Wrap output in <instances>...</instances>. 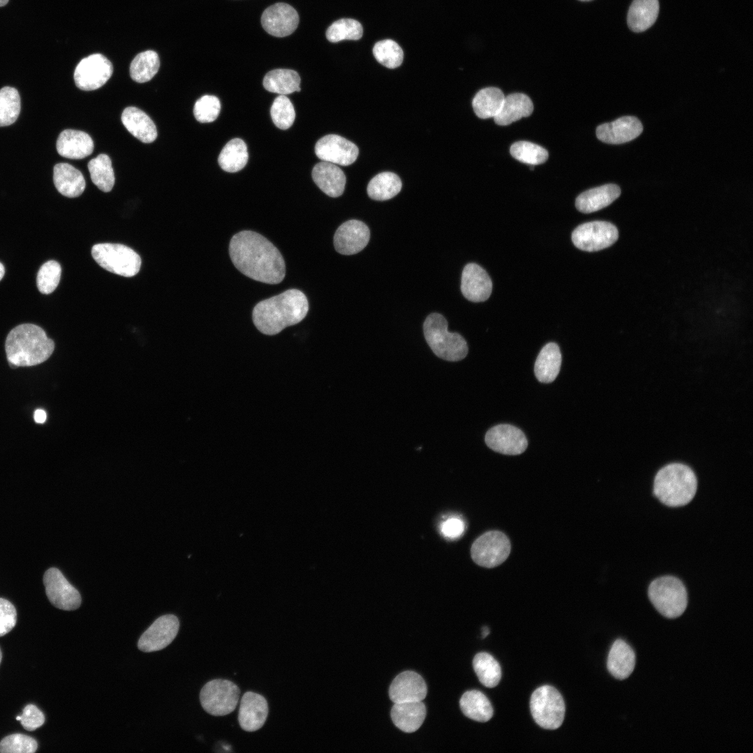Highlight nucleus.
<instances>
[{
	"instance_id": "f257e3e1",
	"label": "nucleus",
	"mask_w": 753,
	"mask_h": 753,
	"mask_svg": "<svg viewBox=\"0 0 753 753\" xmlns=\"http://www.w3.org/2000/svg\"><path fill=\"white\" fill-rule=\"evenodd\" d=\"M233 264L254 280L276 284L285 276V263L279 250L262 235L241 231L231 238L229 247Z\"/></svg>"
},
{
	"instance_id": "f03ea898",
	"label": "nucleus",
	"mask_w": 753,
	"mask_h": 753,
	"mask_svg": "<svg viewBox=\"0 0 753 753\" xmlns=\"http://www.w3.org/2000/svg\"><path fill=\"white\" fill-rule=\"evenodd\" d=\"M308 310L306 296L291 289L258 303L252 310V321L261 333L273 335L301 322Z\"/></svg>"
},
{
	"instance_id": "7ed1b4c3",
	"label": "nucleus",
	"mask_w": 753,
	"mask_h": 753,
	"mask_svg": "<svg viewBox=\"0 0 753 753\" xmlns=\"http://www.w3.org/2000/svg\"><path fill=\"white\" fill-rule=\"evenodd\" d=\"M5 349L10 366H33L50 357L54 349V343L40 326L23 324L9 332Z\"/></svg>"
},
{
	"instance_id": "20e7f679",
	"label": "nucleus",
	"mask_w": 753,
	"mask_h": 753,
	"mask_svg": "<svg viewBox=\"0 0 753 753\" xmlns=\"http://www.w3.org/2000/svg\"><path fill=\"white\" fill-rule=\"evenodd\" d=\"M653 491L654 496L666 506H684L696 495L697 479L688 466L680 463L669 464L655 475Z\"/></svg>"
},
{
	"instance_id": "39448f33",
	"label": "nucleus",
	"mask_w": 753,
	"mask_h": 753,
	"mask_svg": "<svg viewBox=\"0 0 753 753\" xmlns=\"http://www.w3.org/2000/svg\"><path fill=\"white\" fill-rule=\"evenodd\" d=\"M423 333L437 357L455 362L466 356L469 349L466 340L460 334L448 330V322L442 314L434 312L428 315L423 324Z\"/></svg>"
},
{
	"instance_id": "423d86ee",
	"label": "nucleus",
	"mask_w": 753,
	"mask_h": 753,
	"mask_svg": "<svg viewBox=\"0 0 753 753\" xmlns=\"http://www.w3.org/2000/svg\"><path fill=\"white\" fill-rule=\"evenodd\" d=\"M648 598L662 616L675 618L681 616L687 606V592L683 581L672 575L653 579L648 588Z\"/></svg>"
},
{
	"instance_id": "0eeeda50",
	"label": "nucleus",
	"mask_w": 753,
	"mask_h": 753,
	"mask_svg": "<svg viewBox=\"0 0 753 753\" xmlns=\"http://www.w3.org/2000/svg\"><path fill=\"white\" fill-rule=\"evenodd\" d=\"M91 255L104 269L123 277H132L139 271L142 260L130 248L119 243H98L92 247Z\"/></svg>"
},
{
	"instance_id": "6e6552de",
	"label": "nucleus",
	"mask_w": 753,
	"mask_h": 753,
	"mask_svg": "<svg viewBox=\"0 0 753 753\" xmlns=\"http://www.w3.org/2000/svg\"><path fill=\"white\" fill-rule=\"evenodd\" d=\"M530 708L533 720L543 729H556L563 722L565 703L562 695L552 686L537 688L531 694Z\"/></svg>"
},
{
	"instance_id": "1a4fd4ad",
	"label": "nucleus",
	"mask_w": 753,
	"mask_h": 753,
	"mask_svg": "<svg viewBox=\"0 0 753 753\" xmlns=\"http://www.w3.org/2000/svg\"><path fill=\"white\" fill-rule=\"evenodd\" d=\"M240 693V689L232 681L214 679L203 686L199 699L206 712L213 716H223L235 710Z\"/></svg>"
},
{
	"instance_id": "9d476101",
	"label": "nucleus",
	"mask_w": 753,
	"mask_h": 753,
	"mask_svg": "<svg viewBox=\"0 0 753 753\" xmlns=\"http://www.w3.org/2000/svg\"><path fill=\"white\" fill-rule=\"evenodd\" d=\"M510 549L508 537L501 531H492L482 534L474 541L471 554L476 563L491 568L503 563L509 556Z\"/></svg>"
},
{
	"instance_id": "9b49d317",
	"label": "nucleus",
	"mask_w": 753,
	"mask_h": 753,
	"mask_svg": "<svg viewBox=\"0 0 753 753\" xmlns=\"http://www.w3.org/2000/svg\"><path fill=\"white\" fill-rule=\"evenodd\" d=\"M618 238V231L613 224L593 221L578 226L572 234V241L579 249L595 252L607 248Z\"/></svg>"
},
{
	"instance_id": "f8f14e48",
	"label": "nucleus",
	"mask_w": 753,
	"mask_h": 753,
	"mask_svg": "<svg viewBox=\"0 0 753 753\" xmlns=\"http://www.w3.org/2000/svg\"><path fill=\"white\" fill-rule=\"evenodd\" d=\"M112 73V64L107 57L101 54H93L82 59L77 64L74 80L79 89L93 91L103 86Z\"/></svg>"
},
{
	"instance_id": "ddd939ff",
	"label": "nucleus",
	"mask_w": 753,
	"mask_h": 753,
	"mask_svg": "<svg viewBox=\"0 0 753 753\" xmlns=\"http://www.w3.org/2000/svg\"><path fill=\"white\" fill-rule=\"evenodd\" d=\"M43 584L47 598L55 607L66 611L79 607L82 598L79 591L59 569H48L44 574Z\"/></svg>"
},
{
	"instance_id": "4468645a",
	"label": "nucleus",
	"mask_w": 753,
	"mask_h": 753,
	"mask_svg": "<svg viewBox=\"0 0 753 753\" xmlns=\"http://www.w3.org/2000/svg\"><path fill=\"white\" fill-rule=\"evenodd\" d=\"M178 629L179 621L176 616H162L142 634L138 641V648L146 653L162 650L173 641Z\"/></svg>"
},
{
	"instance_id": "2eb2a0df",
	"label": "nucleus",
	"mask_w": 753,
	"mask_h": 753,
	"mask_svg": "<svg viewBox=\"0 0 753 753\" xmlns=\"http://www.w3.org/2000/svg\"><path fill=\"white\" fill-rule=\"evenodd\" d=\"M314 151L322 161L342 166L353 164L359 153L355 144L337 135H328L319 139Z\"/></svg>"
},
{
	"instance_id": "dca6fc26",
	"label": "nucleus",
	"mask_w": 753,
	"mask_h": 753,
	"mask_svg": "<svg viewBox=\"0 0 753 753\" xmlns=\"http://www.w3.org/2000/svg\"><path fill=\"white\" fill-rule=\"evenodd\" d=\"M485 443L495 452L516 455L524 452L528 446L527 439L519 428L508 424H501L489 429L485 434Z\"/></svg>"
},
{
	"instance_id": "f3484780",
	"label": "nucleus",
	"mask_w": 753,
	"mask_h": 753,
	"mask_svg": "<svg viewBox=\"0 0 753 753\" xmlns=\"http://www.w3.org/2000/svg\"><path fill=\"white\" fill-rule=\"evenodd\" d=\"M261 22L264 30L270 35L284 37L296 29L299 17L291 6L285 3H277L264 11Z\"/></svg>"
},
{
	"instance_id": "a211bd4d",
	"label": "nucleus",
	"mask_w": 753,
	"mask_h": 753,
	"mask_svg": "<svg viewBox=\"0 0 753 753\" xmlns=\"http://www.w3.org/2000/svg\"><path fill=\"white\" fill-rule=\"evenodd\" d=\"M370 237V229L364 222L349 220L337 229L334 235V247L342 254H354L365 248Z\"/></svg>"
},
{
	"instance_id": "6ab92c4d",
	"label": "nucleus",
	"mask_w": 753,
	"mask_h": 753,
	"mask_svg": "<svg viewBox=\"0 0 753 753\" xmlns=\"http://www.w3.org/2000/svg\"><path fill=\"white\" fill-rule=\"evenodd\" d=\"M424 679L415 671H406L397 675L389 687V697L395 703L420 701L427 695Z\"/></svg>"
},
{
	"instance_id": "aec40b11",
	"label": "nucleus",
	"mask_w": 753,
	"mask_h": 753,
	"mask_svg": "<svg viewBox=\"0 0 753 753\" xmlns=\"http://www.w3.org/2000/svg\"><path fill=\"white\" fill-rule=\"evenodd\" d=\"M268 713L266 699L254 692H245L240 702L238 720L246 731H255L264 724Z\"/></svg>"
},
{
	"instance_id": "412c9836",
	"label": "nucleus",
	"mask_w": 753,
	"mask_h": 753,
	"mask_svg": "<svg viewBox=\"0 0 753 753\" xmlns=\"http://www.w3.org/2000/svg\"><path fill=\"white\" fill-rule=\"evenodd\" d=\"M461 291L472 302L487 300L492 291V282L487 273L474 263L466 264L462 271Z\"/></svg>"
},
{
	"instance_id": "4be33fe9",
	"label": "nucleus",
	"mask_w": 753,
	"mask_h": 753,
	"mask_svg": "<svg viewBox=\"0 0 753 753\" xmlns=\"http://www.w3.org/2000/svg\"><path fill=\"white\" fill-rule=\"evenodd\" d=\"M642 131V124L637 118L623 116L599 126L596 129V136L604 143L618 144L635 139Z\"/></svg>"
},
{
	"instance_id": "5701e85b",
	"label": "nucleus",
	"mask_w": 753,
	"mask_h": 753,
	"mask_svg": "<svg viewBox=\"0 0 753 753\" xmlns=\"http://www.w3.org/2000/svg\"><path fill=\"white\" fill-rule=\"evenodd\" d=\"M94 149L89 134L80 130L67 129L62 131L56 141L58 153L70 159H82L91 155Z\"/></svg>"
},
{
	"instance_id": "b1692460",
	"label": "nucleus",
	"mask_w": 753,
	"mask_h": 753,
	"mask_svg": "<svg viewBox=\"0 0 753 753\" xmlns=\"http://www.w3.org/2000/svg\"><path fill=\"white\" fill-rule=\"evenodd\" d=\"M312 176L316 185L329 197H337L344 192L346 176L335 164L325 161L317 163L313 167Z\"/></svg>"
},
{
	"instance_id": "393cba45",
	"label": "nucleus",
	"mask_w": 753,
	"mask_h": 753,
	"mask_svg": "<svg viewBox=\"0 0 753 753\" xmlns=\"http://www.w3.org/2000/svg\"><path fill=\"white\" fill-rule=\"evenodd\" d=\"M390 716L398 729L406 733H412L418 730L425 720V706L423 701L395 703Z\"/></svg>"
},
{
	"instance_id": "a878e982",
	"label": "nucleus",
	"mask_w": 753,
	"mask_h": 753,
	"mask_svg": "<svg viewBox=\"0 0 753 753\" xmlns=\"http://www.w3.org/2000/svg\"><path fill=\"white\" fill-rule=\"evenodd\" d=\"M621 195L620 188L615 184H606L586 190L576 199L575 206L578 211L590 213L605 208Z\"/></svg>"
},
{
	"instance_id": "bb28decb",
	"label": "nucleus",
	"mask_w": 753,
	"mask_h": 753,
	"mask_svg": "<svg viewBox=\"0 0 753 753\" xmlns=\"http://www.w3.org/2000/svg\"><path fill=\"white\" fill-rule=\"evenodd\" d=\"M635 662V653L630 646L623 639L616 640L607 657V667L609 672L616 679H625L632 673Z\"/></svg>"
},
{
	"instance_id": "cd10ccee",
	"label": "nucleus",
	"mask_w": 753,
	"mask_h": 753,
	"mask_svg": "<svg viewBox=\"0 0 753 753\" xmlns=\"http://www.w3.org/2000/svg\"><path fill=\"white\" fill-rule=\"evenodd\" d=\"M121 121L129 132L144 143H151L157 138L155 123L144 112L137 107H126L122 112Z\"/></svg>"
},
{
	"instance_id": "c85d7f7f",
	"label": "nucleus",
	"mask_w": 753,
	"mask_h": 753,
	"mask_svg": "<svg viewBox=\"0 0 753 753\" xmlns=\"http://www.w3.org/2000/svg\"><path fill=\"white\" fill-rule=\"evenodd\" d=\"M53 180L56 190L70 198L81 195L86 186L81 172L68 163L61 162L54 166Z\"/></svg>"
},
{
	"instance_id": "c756f323",
	"label": "nucleus",
	"mask_w": 753,
	"mask_h": 753,
	"mask_svg": "<svg viewBox=\"0 0 753 753\" xmlns=\"http://www.w3.org/2000/svg\"><path fill=\"white\" fill-rule=\"evenodd\" d=\"M533 110V104L529 97L524 93H512L505 96L501 109L494 119L497 125L507 126L530 116Z\"/></svg>"
},
{
	"instance_id": "7c9ffc66",
	"label": "nucleus",
	"mask_w": 753,
	"mask_h": 753,
	"mask_svg": "<svg viewBox=\"0 0 753 753\" xmlns=\"http://www.w3.org/2000/svg\"><path fill=\"white\" fill-rule=\"evenodd\" d=\"M658 0H633L627 17L628 25L634 32H642L654 24L658 14Z\"/></svg>"
},
{
	"instance_id": "2f4dec72",
	"label": "nucleus",
	"mask_w": 753,
	"mask_h": 753,
	"mask_svg": "<svg viewBox=\"0 0 753 753\" xmlns=\"http://www.w3.org/2000/svg\"><path fill=\"white\" fill-rule=\"evenodd\" d=\"M561 353L557 344L549 342L540 351L535 363L534 372L542 383H551L557 377L561 365Z\"/></svg>"
},
{
	"instance_id": "473e14b6",
	"label": "nucleus",
	"mask_w": 753,
	"mask_h": 753,
	"mask_svg": "<svg viewBox=\"0 0 753 753\" xmlns=\"http://www.w3.org/2000/svg\"><path fill=\"white\" fill-rule=\"evenodd\" d=\"M460 708L467 717L480 722L489 721L494 710L491 702L480 691L469 690L459 700Z\"/></svg>"
},
{
	"instance_id": "72a5a7b5",
	"label": "nucleus",
	"mask_w": 753,
	"mask_h": 753,
	"mask_svg": "<svg viewBox=\"0 0 753 753\" xmlns=\"http://www.w3.org/2000/svg\"><path fill=\"white\" fill-rule=\"evenodd\" d=\"M301 77L297 72L290 69H275L264 76L263 85L268 91L287 95L300 91Z\"/></svg>"
},
{
	"instance_id": "f704fd0d",
	"label": "nucleus",
	"mask_w": 753,
	"mask_h": 753,
	"mask_svg": "<svg viewBox=\"0 0 753 753\" xmlns=\"http://www.w3.org/2000/svg\"><path fill=\"white\" fill-rule=\"evenodd\" d=\"M248 160V149L245 143L239 138L229 141L222 149L218 164L227 172H236L241 170Z\"/></svg>"
},
{
	"instance_id": "c9c22d12",
	"label": "nucleus",
	"mask_w": 753,
	"mask_h": 753,
	"mask_svg": "<svg viewBox=\"0 0 753 753\" xmlns=\"http://www.w3.org/2000/svg\"><path fill=\"white\" fill-rule=\"evenodd\" d=\"M505 96L501 89L487 87L479 91L472 101L475 114L480 119L494 118L501 109Z\"/></svg>"
},
{
	"instance_id": "e433bc0d",
	"label": "nucleus",
	"mask_w": 753,
	"mask_h": 753,
	"mask_svg": "<svg viewBox=\"0 0 753 753\" xmlns=\"http://www.w3.org/2000/svg\"><path fill=\"white\" fill-rule=\"evenodd\" d=\"M402 185L400 177L395 173L381 172L370 180L367 192L371 199L385 201L396 196L400 192Z\"/></svg>"
},
{
	"instance_id": "4c0bfd02",
	"label": "nucleus",
	"mask_w": 753,
	"mask_h": 753,
	"mask_svg": "<svg viewBox=\"0 0 753 753\" xmlns=\"http://www.w3.org/2000/svg\"><path fill=\"white\" fill-rule=\"evenodd\" d=\"M160 67V59L153 50H146L138 54L130 66V75L132 80L144 83L151 80L158 73Z\"/></svg>"
},
{
	"instance_id": "58836bf2",
	"label": "nucleus",
	"mask_w": 753,
	"mask_h": 753,
	"mask_svg": "<svg viewBox=\"0 0 753 753\" xmlns=\"http://www.w3.org/2000/svg\"><path fill=\"white\" fill-rule=\"evenodd\" d=\"M473 667L480 682L484 686L494 687L499 684L501 678V669L492 655L485 652L476 654L473 660Z\"/></svg>"
},
{
	"instance_id": "ea45409f",
	"label": "nucleus",
	"mask_w": 753,
	"mask_h": 753,
	"mask_svg": "<svg viewBox=\"0 0 753 753\" xmlns=\"http://www.w3.org/2000/svg\"><path fill=\"white\" fill-rule=\"evenodd\" d=\"M91 178L100 190L108 192L112 190L115 177L112 161L106 154H100L88 163Z\"/></svg>"
},
{
	"instance_id": "a19ab883",
	"label": "nucleus",
	"mask_w": 753,
	"mask_h": 753,
	"mask_svg": "<svg viewBox=\"0 0 753 753\" xmlns=\"http://www.w3.org/2000/svg\"><path fill=\"white\" fill-rule=\"evenodd\" d=\"M20 109V97L17 90L10 86L1 89L0 127L13 124L18 118Z\"/></svg>"
},
{
	"instance_id": "79ce46f5",
	"label": "nucleus",
	"mask_w": 753,
	"mask_h": 753,
	"mask_svg": "<svg viewBox=\"0 0 753 753\" xmlns=\"http://www.w3.org/2000/svg\"><path fill=\"white\" fill-rule=\"evenodd\" d=\"M363 33L361 24L353 19L342 18L334 22L326 30V36L331 43L344 40H359Z\"/></svg>"
},
{
	"instance_id": "37998d69",
	"label": "nucleus",
	"mask_w": 753,
	"mask_h": 753,
	"mask_svg": "<svg viewBox=\"0 0 753 753\" xmlns=\"http://www.w3.org/2000/svg\"><path fill=\"white\" fill-rule=\"evenodd\" d=\"M373 54L376 60L388 68L399 67L404 58L402 47L390 39L382 40L374 45Z\"/></svg>"
},
{
	"instance_id": "c03bdc74",
	"label": "nucleus",
	"mask_w": 753,
	"mask_h": 753,
	"mask_svg": "<svg viewBox=\"0 0 753 753\" xmlns=\"http://www.w3.org/2000/svg\"><path fill=\"white\" fill-rule=\"evenodd\" d=\"M510 152L516 160L532 165L544 163L549 155L547 151L543 147L526 141L514 143Z\"/></svg>"
},
{
	"instance_id": "a18cd8bd",
	"label": "nucleus",
	"mask_w": 753,
	"mask_h": 753,
	"mask_svg": "<svg viewBox=\"0 0 753 753\" xmlns=\"http://www.w3.org/2000/svg\"><path fill=\"white\" fill-rule=\"evenodd\" d=\"M61 275V267L59 262L50 260L44 263L40 268L36 277V284L39 291L50 294L57 287Z\"/></svg>"
},
{
	"instance_id": "49530a36",
	"label": "nucleus",
	"mask_w": 753,
	"mask_h": 753,
	"mask_svg": "<svg viewBox=\"0 0 753 753\" xmlns=\"http://www.w3.org/2000/svg\"><path fill=\"white\" fill-rule=\"evenodd\" d=\"M271 116L274 124L280 129L289 128L296 117L293 104L285 95H280L273 101Z\"/></svg>"
},
{
	"instance_id": "de8ad7c7",
	"label": "nucleus",
	"mask_w": 753,
	"mask_h": 753,
	"mask_svg": "<svg viewBox=\"0 0 753 753\" xmlns=\"http://www.w3.org/2000/svg\"><path fill=\"white\" fill-rule=\"evenodd\" d=\"M37 747L33 738L21 733L7 736L0 742V753H33Z\"/></svg>"
},
{
	"instance_id": "09e8293b",
	"label": "nucleus",
	"mask_w": 753,
	"mask_h": 753,
	"mask_svg": "<svg viewBox=\"0 0 753 753\" xmlns=\"http://www.w3.org/2000/svg\"><path fill=\"white\" fill-rule=\"evenodd\" d=\"M220 108V102L216 96L204 95L195 102L194 116L199 122H213L218 118Z\"/></svg>"
},
{
	"instance_id": "8fccbe9b",
	"label": "nucleus",
	"mask_w": 753,
	"mask_h": 753,
	"mask_svg": "<svg viewBox=\"0 0 753 753\" xmlns=\"http://www.w3.org/2000/svg\"><path fill=\"white\" fill-rule=\"evenodd\" d=\"M17 622V611L8 600L0 598V637L8 633Z\"/></svg>"
},
{
	"instance_id": "3c124183",
	"label": "nucleus",
	"mask_w": 753,
	"mask_h": 753,
	"mask_svg": "<svg viewBox=\"0 0 753 753\" xmlns=\"http://www.w3.org/2000/svg\"><path fill=\"white\" fill-rule=\"evenodd\" d=\"M22 727L28 731H33L40 727L45 722L43 713L33 704H28L20 715Z\"/></svg>"
},
{
	"instance_id": "603ef678",
	"label": "nucleus",
	"mask_w": 753,
	"mask_h": 753,
	"mask_svg": "<svg viewBox=\"0 0 753 753\" xmlns=\"http://www.w3.org/2000/svg\"><path fill=\"white\" fill-rule=\"evenodd\" d=\"M465 528L464 521L459 517H450L443 522L440 526V531L443 536L448 539H456L460 537Z\"/></svg>"
},
{
	"instance_id": "864d4df0",
	"label": "nucleus",
	"mask_w": 753,
	"mask_h": 753,
	"mask_svg": "<svg viewBox=\"0 0 753 753\" xmlns=\"http://www.w3.org/2000/svg\"><path fill=\"white\" fill-rule=\"evenodd\" d=\"M33 418L36 423L40 424L44 423L47 418L46 413L43 409H36L34 412Z\"/></svg>"
},
{
	"instance_id": "5fc2aeb1",
	"label": "nucleus",
	"mask_w": 753,
	"mask_h": 753,
	"mask_svg": "<svg viewBox=\"0 0 753 753\" xmlns=\"http://www.w3.org/2000/svg\"><path fill=\"white\" fill-rule=\"evenodd\" d=\"M489 634V629L487 626H484L482 629V638L486 637Z\"/></svg>"
},
{
	"instance_id": "6e6d98bb",
	"label": "nucleus",
	"mask_w": 753,
	"mask_h": 753,
	"mask_svg": "<svg viewBox=\"0 0 753 753\" xmlns=\"http://www.w3.org/2000/svg\"><path fill=\"white\" fill-rule=\"evenodd\" d=\"M5 274V268L3 265L0 262V280L3 278Z\"/></svg>"
},
{
	"instance_id": "4d7b16f0",
	"label": "nucleus",
	"mask_w": 753,
	"mask_h": 753,
	"mask_svg": "<svg viewBox=\"0 0 753 753\" xmlns=\"http://www.w3.org/2000/svg\"><path fill=\"white\" fill-rule=\"evenodd\" d=\"M8 2V0H0V6H6Z\"/></svg>"
},
{
	"instance_id": "13d9d810",
	"label": "nucleus",
	"mask_w": 753,
	"mask_h": 753,
	"mask_svg": "<svg viewBox=\"0 0 753 753\" xmlns=\"http://www.w3.org/2000/svg\"><path fill=\"white\" fill-rule=\"evenodd\" d=\"M1 658H2V654H1V649H0V664H1Z\"/></svg>"
},
{
	"instance_id": "bf43d9fd",
	"label": "nucleus",
	"mask_w": 753,
	"mask_h": 753,
	"mask_svg": "<svg viewBox=\"0 0 753 753\" xmlns=\"http://www.w3.org/2000/svg\"><path fill=\"white\" fill-rule=\"evenodd\" d=\"M579 1H593V0H579Z\"/></svg>"
}]
</instances>
